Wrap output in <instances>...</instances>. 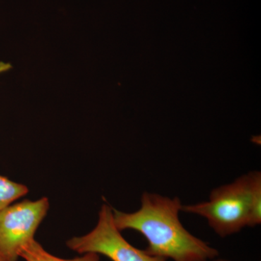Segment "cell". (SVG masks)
<instances>
[{"label":"cell","instance_id":"obj_1","mask_svg":"<svg viewBox=\"0 0 261 261\" xmlns=\"http://www.w3.org/2000/svg\"><path fill=\"white\" fill-rule=\"evenodd\" d=\"M141 203L140 208L130 214L113 208V220L119 231L132 229L143 235L148 243L147 254L173 261H210L219 256L216 248L182 225L178 197L144 192Z\"/></svg>","mask_w":261,"mask_h":261},{"label":"cell","instance_id":"obj_2","mask_svg":"<svg viewBox=\"0 0 261 261\" xmlns=\"http://www.w3.org/2000/svg\"><path fill=\"white\" fill-rule=\"evenodd\" d=\"M260 171L243 175L232 183L214 189L209 200L182 205L181 211L207 219L209 226L221 238L240 232L250 227L252 196Z\"/></svg>","mask_w":261,"mask_h":261},{"label":"cell","instance_id":"obj_3","mask_svg":"<svg viewBox=\"0 0 261 261\" xmlns=\"http://www.w3.org/2000/svg\"><path fill=\"white\" fill-rule=\"evenodd\" d=\"M66 245L78 253L94 252L112 261H167L149 255L145 250H140L128 243L115 225L113 208L108 204H103L97 226L91 232L70 239Z\"/></svg>","mask_w":261,"mask_h":261},{"label":"cell","instance_id":"obj_4","mask_svg":"<svg viewBox=\"0 0 261 261\" xmlns=\"http://www.w3.org/2000/svg\"><path fill=\"white\" fill-rule=\"evenodd\" d=\"M47 197L24 200L0 211V252L10 261H17L20 249L33 240L49 210Z\"/></svg>","mask_w":261,"mask_h":261},{"label":"cell","instance_id":"obj_5","mask_svg":"<svg viewBox=\"0 0 261 261\" xmlns=\"http://www.w3.org/2000/svg\"><path fill=\"white\" fill-rule=\"evenodd\" d=\"M18 256L23 257L25 261H99V255L94 252L84 253L83 256L75 257L71 260L60 258L46 251L34 239L21 247Z\"/></svg>","mask_w":261,"mask_h":261},{"label":"cell","instance_id":"obj_6","mask_svg":"<svg viewBox=\"0 0 261 261\" xmlns=\"http://www.w3.org/2000/svg\"><path fill=\"white\" fill-rule=\"evenodd\" d=\"M29 190L25 185L10 181L0 176V211L9 206L12 202L27 195Z\"/></svg>","mask_w":261,"mask_h":261},{"label":"cell","instance_id":"obj_7","mask_svg":"<svg viewBox=\"0 0 261 261\" xmlns=\"http://www.w3.org/2000/svg\"><path fill=\"white\" fill-rule=\"evenodd\" d=\"M12 68V65L8 63H5L3 61H0V75L8 71Z\"/></svg>","mask_w":261,"mask_h":261},{"label":"cell","instance_id":"obj_8","mask_svg":"<svg viewBox=\"0 0 261 261\" xmlns=\"http://www.w3.org/2000/svg\"><path fill=\"white\" fill-rule=\"evenodd\" d=\"M0 261H10L6 257L0 252Z\"/></svg>","mask_w":261,"mask_h":261},{"label":"cell","instance_id":"obj_9","mask_svg":"<svg viewBox=\"0 0 261 261\" xmlns=\"http://www.w3.org/2000/svg\"><path fill=\"white\" fill-rule=\"evenodd\" d=\"M212 261H231V260H226V259H214V260H212Z\"/></svg>","mask_w":261,"mask_h":261}]
</instances>
